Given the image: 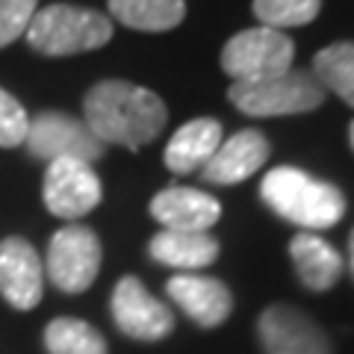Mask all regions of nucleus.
I'll return each instance as SVG.
<instances>
[{"mask_svg":"<svg viewBox=\"0 0 354 354\" xmlns=\"http://www.w3.org/2000/svg\"><path fill=\"white\" fill-rule=\"evenodd\" d=\"M165 290H169L171 301L201 328L221 325L234 307L227 286L216 278H207V274H174L165 283Z\"/></svg>","mask_w":354,"mask_h":354,"instance_id":"obj_13","label":"nucleus"},{"mask_svg":"<svg viewBox=\"0 0 354 354\" xmlns=\"http://www.w3.org/2000/svg\"><path fill=\"white\" fill-rule=\"evenodd\" d=\"M348 266H351V274H354V230L348 236Z\"/></svg>","mask_w":354,"mask_h":354,"instance_id":"obj_24","label":"nucleus"},{"mask_svg":"<svg viewBox=\"0 0 354 354\" xmlns=\"http://www.w3.org/2000/svg\"><path fill=\"white\" fill-rule=\"evenodd\" d=\"M151 216L165 230H209L221 216V204L201 189L169 186L160 195H153Z\"/></svg>","mask_w":354,"mask_h":354,"instance_id":"obj_14","label":"nucleus"},{"mask_svg":"<svg viewBox=\"0 0 354 354\" xmlns=\"http://www.w3.org/2000/svg\"><path fill=\"white\" fill-rule=\"evenodd\" d=\"M30 115L12 95L0 86V148H15L24 145Z\"/></svg>","mask_w":354,"mask_h":354,"instance_id":"obj_23","label":"nucleus"},{"mask_svg":"<svg viewBox=\"0 0 354 354\" xmlns=\"http://www.w3.org/2000/svg\"><path fill=\"white\" fill-rule=\"evenodd\" d=\"M269 160V139L260 130H236L230 139H221L216 153L201 165L207 183L234 186L242 183Z\"/></svg>","mask_w":354,"mask_h":354,"instance_id":"obj_12","label":"nucleus"},{"mask_svg":"<svg viewBox=\"0 0 354 354\" xmlns=\"http://www.w3.org/2000/svg\"><path fill=\"white\" fill-rule=\"evenodd\" d=\"M24 36L30 48L44 57H71L104 48L113 39V21L86 6L53 3L32 15Z\"/></svg>","mask_w":354,"mask_h":354,"instance_id":"obj_3","label":"nucleus"},{"mask_svg":"<svg viewBox=\"0 0 354 354\" xmlns=\"http://www.w3.org/2000/svg\"><path fill=\"white\" fill-rule=\"evenodd\" d=\"M109 15L133 30L162 32L174 30L186 18V3L183 0H109Z\"/></svg>","mask_w":354,"mask_h":354,"instance_id":"obj_18","label":"nucleus"},{"mask_svg":"<svg viewBox=\"0 0 354 354\" xmlns=\"http://www.w3.org/2000/svg\"><path fill=\"white\" fill-rule=\"evenodd\" d=\"M290 257H292L298 278H301L307 290L325 292L342 274V257L334 251V245L325 242L319 234H310V230H301V234L292 236Z\"/></svg>","mask_w":354,"mask_h":354,"instance_id":"obj_16","label":"nucleus"},{"mask_svg":"<svg viewBox=\"0 0 354 354\" xmlns=\"http://www.w3.org/2000/svg\"><path fill=\"white\" fill-rule=\"evenodd\" d=\"M83 121L104 145L139 151L162 133L169 121L162 97L151 88L127 80H104L88 88L83 101Z\"/></svg>","mask_w":354,"mask_h":354,"instance_id":"obj_1","label":"nucleus"},{"mask_svg":"<svg viewBox=\"0 0 354 354\" xmlns=\"http://www.w3.org/2000/svg\"><path fill=\"white\" fill-rule=\"evenodd\" d=\"M44 292V266L39 251L21 236L0 242V295L15 310H32Z\"/></svg>","mask_w":354,"mask_h":354,"instance_id":"obj_11","label":"nucleus"},{"mask_svg":"<svg viewBox=\"0 0 354 354\" xmlns=\"http://www.w3.org/2000/svg\"><path fill=\"white\" fill-rule=\"evenodd\" d=\"M260 195L274 213L310 234L334 227L346 216V198L334 183L319 180L295 165H278L263 177Z\"/></svg>","mask_w":354,"mask_h":354,"instance_id":"obj_2","label":"nucleus"},{"mask_svg":"<svg viewBox=\"0 0 354 354\" xmlns=\"http://www.w3.org/2000/svg\"><path fill=\"white\" fill-rule=\"evenodd\" d=\"M260 342L266 354H334L325 330L290 304H272L263 310Z\"/></svg>","mask_w":354,"mask_h":354,"instance_id":"obj_10","label":"nucleus"},{"mask_svg":"<svg viewBox=\"0 0 354 354\" xmlns=\"http://www.w3.org/2000/svg\"><path fill=\"white\" fill-rule=\"evenodd\" d=\"M113 319L121 334L142 342H157L171 334L174 316L160 298H153L139 278H121L113 290Z\"/></svg>","mask_w":354,"mask_h":354,"instance_id":"obj_9","label":"nucleus"},{"mask_svg":"<svg viewBox=\"0 0 354 354\" xmlns=\"http://www.w3.org/2000/svg\"><path fill=\"white\" fill-rule=\"evenodd\" d=\"M44 207L59 218H83L86 213L101 204V180L92 169V162L83 160H53L44 171Z\"/></svg>","mask_w":354,"mask_h":354,"instance_id":"obj_8","label":"nucleus"},{"mask_svg":"<svg viewBox=\"0 0 354 354\" xmlns=\"http://www.w3.org/2000/svg\"><path fill=\"white\" fill-rule=\"evenodd\" d=\"M319 9H322V0H254V15L263 21V27L281 32L286 27L310 24Z\"/></svg>","mask_w":354,"mask_h":354,"instance_id":"obj_21","label":"nucleus"},{"mask_svg":"<svg viewBox=\"0 0 354 354\" xmlns=\"http://www.w3.org/2000/svg\"><path fill=\"white\" fill-rule=\"evenodd\" d=\"M313 74L322 88H330L337 97L354 106V41H337L319 50L313 57Z\"/></svg>","mask_w":354,"mask_h":354,"instance_id":"obj_19","label":"nucleus"},{"mask_svg":"<svg viewBox=\"0 0 354 354\" xmlns=\"http://www.w3.org/2000/svg\"><path fill=\"white\" fill-rule=\"evenodd\" d=\"M295 62V44L281 30L254 27L242 30L221 50V68L234 77V83L263 80L290 71Z\"/></svg>","mask_w":354,"mask_h":354,"instance_id":"obj_5","label":"nucleus"},{"mask_svg":"<svg viewBox=\"0 0 354 354\" xmlns=\"http://www.w3.org/2000/svg\"><path fill=\"white\" fill-rule=\"evenodd\" d=\"M221 145V124L216 118H195L171 136L165 148V165L174 174H192Z\"/></svg>","mask_w":354,"mask_h":354,"instance_id":"obj_17","label":"nucleus"},{"mask_svg":"<svg viewBox=\"0 0 354 354\" xmlns=\"http://www.w3.org/2000/svg\"><path fill=\"white\" fill-rule=\"evenodd\" d=\"M230 104L239 113L254 118H274V115H301L313 113L325 101V88L313 74L290 68L263 80H245L230 86Z\"/></svg>","mask_w":354,"mask_h":354,"instance_id":"obj_4","label":"nucleus"},{"mask_svg":"<svg viewBox=\"0 0 354 354\" xmlns=\"http://www.w3.org/2000/svg\"><path fill=\"white\" fill-rule=\"evenodd\" d=\"M44 346L50 354H106V342L83 319H53L44 328Z\"/></svg>","mask_w":354,"mask_h":354,"instance_id":"obj_20","label":"nucleus"},{"mask_svg":"<svg viewBox=\"0 0 354 354\" xmlns=\"http://www.w3.org/2000/svg\"><path fill=\"white\" fill-rule=\"evenodd\" d=\"M348 139H351V148H354V121H351V127H348Z\"/></svg>","mask_w":354,"mask_h":354,"instance_id":"obj_25","label":"nucleus"},{"mask_svg":"<svg viewBox=\"0 0 354 354\" xmlns=\"http://www.w3.org/2000/svg\"><path fill=\"white\" fill-rule=\"evenodd\" d=\"M151 257L177 272L207 269L218 257V242L209 230H160L151 239Z\"/></svg>","mask_w":354,"mask_h":354,"instance_id":"obj_15","label":"nucleus"},{"mask_svg":"<svg viewBox=\"0 0 354 354\" xmlns=\"http://www.w3.org/2000/svg\"><path fill=\"white\" fill-rule=\"evenodd\" d=\"M36 12L39 0H0V48L24 36Z\"/></svg>","mask_w":354,"mask_h":354,"instance_id":"obj_22","label":"nucleus"},{"mask_svg":"<svg viewBox=\"0 0 354 354\" xmlns=\"http://www.w3.org/2000/svg\"><path fill=\"white\" fill-rule=\"evenodd\" d=\"M97 272H101V239L92 227L68 225L50 236L48 278L57 290L77 295L95 283Z\"/></svg>","mask_w":354,"mask_h":354,"instance_id":"obj_7","label":"nucleus"},{"mask_svg":"<svg viewBox=\"0 0 354 354\" xmlns=\"http://www.w3.org/2000/svg\"><path fill=\"white\" fill-rule=\"evenodd\" d=\"M24 145L30 151V157L44 162H53V160L95 162L104 157V142L95 139V133L86 127V121L65 115L59 109H44V113L30 118Z\"/></svg>","mask_w":354,"mask_h":354,"instance_id":"obj_6","label":"nucleus"}]
</instances>
